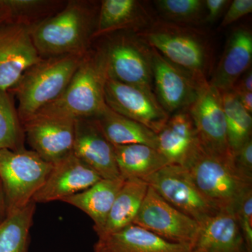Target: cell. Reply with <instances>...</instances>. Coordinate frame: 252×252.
I'll return each instance as SVG.
<instances>
[{
  "mask_svg": "<svg viewBox=\"0 0 252 252\" xmlns=\"http://www.w3.org/2000/svg\"><path fill=\"white\" fill-rule=\"evenodd\" d=\"M97 14L86 1H70L54 16L31 26L33 43L41 59L86 54Z\"/></svg>",
  "mask_w": 252,
  "mask_h": 252,
  "instance_id": "cell-1",
  "label": "cell"
},
{
  "mask_svg": "<svg viewBox=\"0 0 252 252\" xmlns=\"http://www.w3.org/2000/svg\"><path fill=\"white\" fill-rule=\"evenodd\" d=\"M136 36L200 84L208 81L211 49L205 34L198 30L168 21H157L137 32Z\"/></svg>",
  "mask_w": 252,
  "mask_h": 252,
  "instance_id": "cell-2",
  "label": "cell"
},
{
  "mask_svg": "<svg viewBox=\"0 0 252 252\" xmlns=\"http://www.w3.org/2000/svg\"><path fill=\"white\" fill-rule=\"evenodd\" d=\"M107 78L100 50L89 51L64 92L35 114L74 121L98 117L107 106L104 86Z\"/></svg>",
  "mask_w": 252,
  "mask_h": 252,
  "instance_id": "cell-3",
  "label": "cell"
},
{
  "mask_svg": "<svg viewBox=\"0 0 252 252\" xmlns=\"http://www.w3.org/2000/svg\"><path fill=\"white\" fill-rule=\"evenodd\" d=\"M86 54L42 59L24 72L13 88L21 124L61 95Z\"/></svg>",
  "mask_w": 252,
  "mask_h": 252,
  "instance_id": "cell-4",
  "label": "cell"
},
{
  "mask_svg": "<svg viewBox=\"0 0 252 252\" xmlns=\"http://www.w3.org/2000/svg\"><path fill=\"white\" fill-rule=\"evenodd\" d=\"M187 169L204 197L220 212H234L239 200L252 189V181L237 170L233 158L211 153L203 146Z\"/></svg>",
  "mask_w": 252,
  "mask_h": 252,
  "instance_id": "cell-5",
  "label": "cell"
},
{
  "mask_svg": "<svg viewBox=\"0 0 252 252\" xmlns=\"http://www.w3.org/2000/svg\"><path fill=\"white\" fill-rule=\"evenodd\" d=\"M53 166L32 150L0 149V181L6 198V216L31 203Z\"/></svg>",
  "mask_w": 252,
  "mask_h": 252,
  "instance_id": "cell-6",
  "label": "cell"
},
{
  "mask_svg": "<svg viewBox=\"0 0 252 252\" xmlns=\"http://www.w3.org/2000/svg\"><path fill=\"white\" fill-rule=\"evenodd\" d=\"M99 50L109 79L154 93L150 49L138 37L119 35Z\"/></svg>",
  "mask_w": 252,
  "mask_h": 252,
  "instance_id": "cell-7",
  "label": "cell"
},
{
  "mask_svg": "<svg viewBox=\"0 0 252 252\" xmlns=\"http://www.w3.org/2000/svg\"><path fill=\"white\" fill-rule=\"evenodd\" d=\"M144 181L165 201L200 224L218 213L185 167L167 165Z\"/></svg>",
  "mask_w": 252,
  "mask_h": 252,
  "instance_id": "cell-8",
  "label": "cell"
},
{
  "mask_svg": "<svg viewBox=\"0 0 252 252\" xmlns=\"http://www.w3.org/2000/svg\"><path fill=\"white\" fill-rule=\"evenodd\" d=\"M133 223L166 241L190 249L200 227L196 220L172 206L149 187Z\"/></svg>",
  "mask_w": 252,
  "mask_h": 252,
  "instance_id": "cell-9",
  "label": "cell"
},
{
  "mask_svg": "<svg viewBox=\"0 0 252 252\" xmlns=\"http://www.w3.org/2000/svg\"><path fill=\"white\" fill-rule=\"evenodd\" d=\"M41 59L29 23L15 19L0 23V89H12L24 72Z\"/></svg>",
  "mask_w": 252,
  "mask_h": 252,
  "instance_id": "cell-10",
  "label": "cell"
},
{
  "mask_svg": "<svg viewBox=\"0 0 252 252\" xmlns=\"http://www.w3.org/2000/svg\"><path fill=\"white\" fill-rule=\"evenodd\" d=\"M188 112L203 148L220 157L233 158L227 138L221 93L206 81L200 86Z\"/></svg>",
  "mask_w": 252,
  "mask_h": 252,
  "instance_id": "cell-11",
  "label": "cell"
},
{
  "mask_svg": "<svg viewBox=\"0 0 252 252\" xmlns=\"http://www.w3.org/2000/svg\"><path fill=\"white\" fill-rule=\"evenodd\" d=\"M104 99L114 112L140 123L157 134L170 118L154 92L109 78L104 86Z\"/></svg>",
  "mask_w": 252,
  "mask_h": 252,
  "instance_id": "cell-12",
  "label": "cell"
},
{
  "mask_svg": "<svg viewBox=\"0 0 252 252\" xmlns=\"http://www.w3.org/2000/svg\"><path fill=\"white\" fill-rule=\"evenodd\" d=\"M22 125L32 150L45 161L54 165L72 153L75 121L34 114Z\"/></svg>",
  "mask_w": 252,
  "mask_h": 252,
  "instance_id": "cell-13",
  "label": "cell"
},
{
  "mask_svg": "<svg viewBox=\"0 0 252 252\" xmlns=\"http://www.w3.org/2000/svg\"><path fill=\"white\" fill-rule=\"evenodd\" d=\"M149 49L154 87L159 103L168 114L188 109L196 98L200 86L205 82L200 84L157 50Z\"/></svg>",
  "mask_w": 252,
  "mask_h": 252,
  "instance_id": "cell-14",
  "label": "cell"
},
{
  "mask_svg": "<svg viewBox=\"0 0 252 252\" xmlns=\"http://www.w3.org/2000/svg\"><path fill=\"white\" fill-rule=\"evenodd\" d=\"M101 179L72 152L54 164L44 185L34 194L32 201L36 204L63 201L89 188Z\"/></svg>",
  "mask_w": 252,
  "mask_h": 252,
  "instance_id": "cell-15",
  "label": "cell"
},
{
  "mask_svg": "<svg viewBox=\"0 0 252 252\" xmlns=\"http://www.w3.org/2000/svg\"><path fill=\"white\" fill-rule=\"evenodd\" d=\"M72 153L102 179L122 177L114 146L105 138L94 119L75 120Z\"/></svg>",
  "mask_w": 252,
  "mask_h": 252,
  "instance_id": "cell-16",
  "label": "cell"
},
{
  "mask_svg": "<svg viewBox=\"0 0 252 252\" xmlns=\"http://www.w3.org/2000/svg\"><path fill=\"white\" fill-rule=\"evenodd\" d=\"M158 150L169 165L187 168L201 147L190 114L180 111L157 134Z\"/></svg>",
  "mask_w": 252,
  "mask_h": 252,
  "instance_id": "cell-17",
  "label": "cell"
},
{
  "mask_svg": "<svg viewBox=\"0 0 252 252\" xmlns=\"http://www.w3.org/2000/svg\"><path fill=\"white\" fill-rule=\"evenodd\" d=\"M199 225L190 252H250L234 212H219Z\"/></svg>",
  "mask_w": 252,
  "mask_h": 252,
  "instance_id": "cell-18",
  "label": "cell"
},
{
  "mask_svg": "<svg viewBox=\"0 0 252 252\" xmlns=\"http://www.w3.org/2000/svg\"><path fill=\"white\" fill-rule=\"evenodd\" d=\"M252 62V32L248 28H235L209 83L220 93L231 91L237 81L251 68Z\"/></svg>",
  "mask_w": 252,
  "mask_h": 252,
  "instance_id": "cell-19",
  "label": "cell"
},
{
  "mask_svg": "<svg viewBox=\"0 0 252 252\" xmlns=\"http://www.w3.org/2000/svg\"><path fill=\"white\" fill-rule=\"evenodd\" d=\"M94 249L102 252H190L189 247L170 243L134 223L99 238Z\"/></svg>",
  "mask_w": 252,
  "mask_h": 252,
  "instance_id": "cell-20",
  "label": "cell"
},
{
  "mask_svg": "<svg viewBox=\"0 0 252 252\" xmlns=\"http://www.w3.org/2000/svg\"><path fill=\"white\" fill-rule=\"evenodd\" d=\"M150 16L136 0L101 1L94 38L122 30L140 31L151 24Z\"/></svg>",
  "mask_w": 252,
  "mask_h": 252,
  "instance_id": "cell-21",
  "label": "cell"
},
{
  "mask_svg": "<svg viewBox=\"0 0 252 252\" xmlns=\"http://www.w3.org/2000/svg\"><path fill=\"white\" fill-rule=\"evenodd\" d=\"M125 179H101L91 187L64 199L63 202L77 207L94 220L97 235L103 228L119 190Z\"/></svg>",
  "mask_w": 252,
  "mask_h": 252,
  "instance_id": "cell-22",
  "label": "cell"
},
{
  "mask_svg": "<svg viewBox=\"0 0 252 252\" xmlns=\"http://www.w3.org/2000/svg\"><path fill=\"white\" fill-rule=\"evenodd\" d=\"M94 119L113 146L141 144L158 148L157 133L140 123L118 114L107 105Z\"/></svg>",
  "mask_w": 252,
  "mask_h": 252,
  "instance_id": "cell-23",
  "label": "cell"
},
{
  "mask_svg": "<svg viewBox=\"0 0 252 252\" xmlns=\"http://www.w3.org/2000/svg\"><path fill=\"white\" fill-rule=\"evenodd\" d=\"M149 185L140 179H128L119 190L98 238L106 236L133 223L143 203Z\"/></svg>",
  "mask_w": 252,
  "mask_h": 252,
  "instance_id": "cell-24",
  "label": "cell"
},
{
  "mask_svg": "<svg viewBox=\"0 0 252 252\" xmlns=\"http://www.w3.org/2000/svg\"><path fill=\"white\" fill-rule=\"evenodd\" d=\"M116 162L125 180L144 179L169 165L157 149L144 144L114 146Z\"/></svg>",
  "mask_w": 252,
  "mask_h": 252,
  "instance_id": "cell-25",
  "label": "cell"
},
{
  "mask_svg": "<svg viewBox=\"0 0 252 252\" xmlns=\"http://www.w3.org/2000/svg\"><path fill=\"white\" fill-rule=\"evenodd\" d=\"M34 201L7 215L0 223V252H28L30 231L35 213Z\"/></svg>",
  "mask_w": 252,
  "mask_h": 252,
  "instance_id": "cell-26",
  "label": "cell"
},
{
  "mask_svg": "<svg viewBox=\"0 0 252 252\" xmlns=\"http://www.w3.org/2000/svg\"><path fill=\"white\" fill-rule=\"evenodd\" d=\"M221 95L227 138L233 156L245 142L252 139V117L244 108L233 91L222 92Z\"/></svg>",
  "mask_w": 252,
  "mask_h": 252,
  "instance_id": "cell-27",
  "label": "cell"
},
{
  "mask_svg": "<svg viewBox=\"0 0 252 252\" xmlns=\"http://www.w3.org/2000/svg\"><path fill=\"white\" fill-rule=\"evenodd\" d=\"M24 130L9 91L0 89V149L25 148Z\"/></svg>",
  "mask_w": 252,
  "mask_h": 252,
  "instance_id": "cell-28",
  "label": "cell"
},
{
  "mask_svg": "<svg viewBox=\"0 0 252 252\" xmlns=\"http://www.w3.org/2000/svg\"><path fill=\"white\" fill-rule=\"evenodd\" d=\"M157 9L168 22L187 26L205 18L206 9L203 0H158Z\"/></svg>",
  "mask_w": 252,
  "mask_h": 252,
  "instance_id": "cell-29",
  "label": "cell"
},
{
  "mask_svg": "<svg viewBox=\"0 0 252 252\" xmlns=\"http://www.w3.org/2000/svg\"><path fill=\"white\" fill-rule=\"evenodd\" d=\"M234 213L249 251L252 252V189L239 200Z\"/></svg>",
  "mask_w": 252,
  "mask_h": 252,
  "instance_id": "cell-30",
  "label": "cell"
},
{
  "mask_svg": "<svg viewBox=\"0 0 252 252\" xmlns=\"http://www.w3.org/2000/svg\"><path fill=\"white\" fill-rule=\"evenodd\" d=\"M49 2L42 0H0V8L7 11L11 19L21 20L26 15L44 9Z\"/></svg>",
  "mask_w": 252,
  "mask_h": 252,
  "instance_id": "cell-31",
  "label": "cell"
},
{
  "mask_svg": "<svg viewBox=\"0 0 252 252\" xmlns=\"http://www.w3.org/2000/svg\"><path fill=\"white\" fill-rule=\"evenodd\" d=\"M233 162L237 170L248 180L252 181V140L240 147L233 154Z\"/></svg>",
  "mask_w": 252,
  "mask_h": 252,
  "instance_id": "cell-32",
  "label": "cell"
},
{
  "mask_svg": "<svg viewBox=\"0 0 252 252\" xmlns=\"http://www.w3.org/2000/svg\"><path fill=\"white\" fill-rule=\"evenodd\" d=\"M252 12V0H234L230 1L229 7L220 23V26L227 27Z\"/></svg>",
  "mask_w": 252,
  "mask_h": 252,
  "instance_id": "cell-33",
  "label": "cell"
},
{
  "mask_svg": "<svg viewBox=\"0 0 252 252\" xmlns=\"http://www.w3.org/2000/svg\"><path fill=\"white\" fill-rule=\"evenodd\" d=\"M230 3V1L228 0H205L206 16H205V21L208 23H212L216 21L224 11L227 5L229 4Z\"/></svg>",
  "mask_w": 252,
  "mask_h": 252,
  "instance_id": "cell-34",
  "label": "cell"
},
{
  "mask_svg": "<svg viewBox=\"0 0 252 252\" xmlns=\"http://www.w3.org/2000/svg\"><path fill=\"white\" fill-rule=\"evenodd\" d=\"M232 91L234 92L247 91L252 93V71L251 68L248 69L233 86Z\"/></svg>",
  "mask_w": 252,
  "mask_h": 252,
  "instance_id": "cell-35",
  "label": "cell"
},
{
  "mask_svg": "<svg viewBox=\"0 0 252 252\" xmlns=\"http://www.w3.org/2000/svg\"><path fill=\"white\" fill-rule=\"evenodd\" d=\"M234 92V91H233ZM240 103L243 106L244 108L250 114L252 113V93L247 91H239L234 92Z\"/></svg>",
  "mask_w": 252,
  "mask_h": 252,
  "instance_id": "cell-36",
  "label": "cell"
},
{
  "mask_svg": "<svg viewBox=\"0 0 252 252\" xmlns=\"http://www.w3.org/2000/svg\"><path fill=\"white\" fill-rule=\"evenodd\" d=\"M6 198L2 184L0 181V223L6 219Z\"/></svg>",
  "mask_w": 252,
  "mask_h": 252,
  "instance_id": "cell-37",
  "label": "cell"
},
{
  "mask_svg": "<svg viewBox=\"0 0 252 252\" xmlns=\"http://www.w3.org/2000/svg\"><path fill=\"white\" fill-rule=\"evenodd\" d=\"M11 19V16L7 11L4 9L0 8V23L4 22V21H8V20Z\"/></svg>",
  "mask_w": 252,
  "mask_h": 252,
  "instance_id": "cell-38",
  "label": "cell"
},
{
  "mask_svg": "<svg viewBox=\"0 0 252 252\" xmlns=\"http://www.w3.org/2000/svg\"><path fill=\"white\" fill-rule=\"evenodd\" d=\"M94 252H101L100 250H97V249H94Z\"/></svg>",
  "mask_w": 252,
  "mask_h": 252,
  "instance_id": "cell-39",
  "label": "cell"
}]
</instances>
